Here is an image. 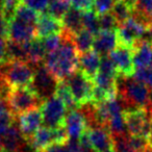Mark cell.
<instances>
[{
    "label": "cell",
    "mask_w": 152,
    "mask_h": 152,
    "mask_svg": "<svg viewBox=\"0 0 152 152\" xmlns=\"http://www.w3.org/2000/svg\"><path fill=\"white\" fill-rule=\"evenodd\" d=\"M64 42L57 50L48 53L43 65L57 83L64 81L78 70L79 53L73 43V37L63 30Z\"/></svg>",
    "instance_id": "6da1fadb"
},
{
    "label": "cell",
    "mask_w": 152,
    "mask_h": 152,
    "mask_svg": "<svg viewBox=\"0 0 152 152\" xmlns=\"http://www.w3.org/2000/svg\"><path fill=\"white\" fill-rule=\"evenodd\" d=\"M118 98L124 104L125 110L147 108L151 102V91L133 77L119 76L117 79Z\"/></svg>",
    "instance_id": "7a4b0ae2"
},
{
    "label": "cell",
    "mask_w": 152,
    "mask_h": 152,
    "mask_svg": "<svg viewBox=\"0 0 152 152\" xmlns=\"http://www.w3.org/2000/svg\"><path fill=\"white\" fill-rule=\"evenodd\" d=\"M34 76V67L26 61H7L0 66V85L7 90L30 87Z\"/></svg>",
    "instance_id": "3957f363"
},
{
    "label": "cell",
    "mask_w": 152,
    "mask_h": 152,
    "mask_svg": "<svg viewBox=\"0 0 152 152\" xmlns=\"http://www.w3.org/2000/svg\"><path fill=\"white\" fill-rule=\"evenodd\" d=\"M5 101L15 118L28 110L40 108V106L43 104L42 99L39 97L31 87H22L7 90Z\"/></svg>",
    "instance_id": "277c9868"
},
{
    "label": "cell",
    "mask_w": 152,
    "mask_h": 152,
    "mask_svg": "<svg viewBox=\"0 0 152 152\" xmlns=\"http://www.w3.org/2000/svg\"><path fill=\"white\" fill-rule=\"evenodd\" d=\"M151 21V20H150ZM149 20L144 19L133 12V15L124 23L120 24L117 28L118 44L132 49L139 41L143 40L150 24Z\"/></svg>",
    "instance_id": "5b68a950"
},
{
    "label": "cell",
    "mask_w": 152,
    "mask_h": 152,
    "mask_svg": "<svg viewBox=\"0 0 152 152\" xmlns=\"http://www.w3.org/2000/svg\"><path fill=\"white\" fill-rule=\"evenodd\" d=\"M64 81H66L67 83L77 107L80 108L91 103L95 85H94V81L88 76H86L80 70L74 72L70 77H68Z\"/></svg>",
    "instance_id": "8992f818"
},
{
    "label": "cell",
    "mask_w": 152,
    "mask_h": 152,
    "mask_svg": "<svg viewBox=\"0 0 152 152\" xmlns=\"http://www.w3.org/2000/svg\"><path fill=\"white\" fill-rule=\"evenodd\" d=\"M127 133L148 139L152 130V120L147 108H133L123 112Z\"/></svg>",
    "instance_id": "52a82bcc"
},
{
    "label": "cell",
    "mask_w": 152,
    "mask_h": 152,
    "mask_svg": "<svg viewBox=\"0 0 152 152\" xmlns=\"http://www.w3.org/2000/svg\"><path fill=\"white\" fill-rule=\"evenodd\" d=\"M41 113L44 126L50 129H56L65 126L67 107L56 95L51 96L41 105Z\"/></svg>",
    "instance_id": "ba28073f"
},
{
    "label": "cell",
    "mask_w": 152,
    "mask_h": 152,
    "mask_svg": "<svg viewBox=\"0 0 152 152\" xmlns=\"http://www.w3.org/2000/svg\"><path fill=\"white\" fill-rule=\"evenodd\" d=\"M56 86L57 81L49 73V71L44 65L34 68V80L30 87L38 94V96L42 99L43 102L54 95Z\"/></svg>",
    "instance_id": "9c48e42d"
},
{
    "label": "cell",
    "mask_w": 152,
    "mask_h": 152,
    "mask_svg": "<svg viewBox=\"0 0 152 152\" xmlns=\"http://www.w3.org/2000/svg\"><path fill=\"white\" fill-rule=\"evenodd\" d=\"M86 137L92 152H115L114 139L106 127H90Z\"/></svg>",
    "instance_id": "30bf717a"
},
{
    "label": "cell",
    "mask_w": 152,
    "mask_h": 152,
    "mask_svg": "<svg viewBox=\"0 0 152 152\" xmlns=\"http://www.w3.org/2000/svg\"><path fill=\"white\" fill-rule=\"evenodd\" d=\"M107 57L114 64L119 75L123 77H132L135 71L132 61V49L118 44Z\"/></svg>",
    "instance_id": "8fae6325"
},
{
    "label": "cell",
    "mask_w": 152,
    "mask_h": 152,
    "mask_svg": "<svg viewBox=\"0 0 152 152\" xmlns=\"http://www.w3.org/2000/svg\"><path fill=\"white\" fill-rule=\"evenodd\" d=\"M15 122H17L16 124L19 128L23 140L27 143L43 123L41 110L34 108V110L23 113L16 117Z\"/></svg>",
    "instance_id": "7c38bea8"
},
{
    "label": "cell",
    "mask_w": 152,
    "mask_h": 152,
    "mask_svg": "<svg viewBox=\"0 0 152 152\" xmlns=\"http://www.w3.org/2000/svg\"><path fill=\"white\" fill-rule=\"evenodd\" d=\"M65 128L69 140H79L90 128L89 121L81 110H70L65 118Z\"/></svg>",
    "instance_id": "4fadbf2b"
},
{
    "label": "cell",
    "mask_w": 152,
    "mask_h": 152,
    "mask_svg": "<svg viewBox=\"0 0 152 152\" xmlns=\"http://www.w3.org/2000/svg\"><path fill=\"white\" fill-rule=\"evenodd\" d=\"M37 38L36 26L26 24L12 18L9 22V38L7 40L20 44H25Z\"/></svg>",
    "instance_id": "5bb4252c"
},
{
    "label": "cell",
    "mask_w": 152,
    "mask_h": 152,
    "mask_svg": "<svg viewBox=\"0 0 152 152\" xmlns=\"http://www.w3.org/2000/svg\"><path fill=\"white\" fill-rule=\"evenodd\" d=\"M64 30L61 20L49 15L48 13H42L39 15L36 24L37 38L44 39L47 37L61 34Z\"/></svg>",
    "instance_id": "9a60e30c"
},
{
    "label": "cell",
    "mask_w": 152,
    "mask_h": 152,
    "mask_svg": "<svg viewBox=\"0 0 152 152\" xmlns=\"http://www.w3.org/2000/svg\"><path fill=\"white\" fill-rule=\"evenodd\" d=\"M26 144L32 152H44L54 144V130L46 126H41Z\"/></svg>",
    "instance_id": "2e32d148"
},
{
    "label": "cell",
    "mask_w": 152,
    "mask_h": 152,
    "mask_svg": "<svg viewBox=\"0 0 152 152\" xmlns=\"http://www.w3.org/2000/svg\"><path fill=\"white\" fill-rule=\"evenodd\" d=\"M118 46L116 30L113 31H100L95 36L93 44V50L101 56H107Z\"/></svg>",
    "instance_id": "e0dca14e"
},
{
    "label": "cell",
    "mask_w": 152,
    "mask_h": 152,
    "mask_svg": "<svg viewBox=\"0 0 152 152\" xmlns=\"http://www.w3.org/2000/svg\"><path fill=\"white\" fill-rule=\"evenodd\" d=\"M132 61L134 70L151 66L152 44L148 41L141 40L132 48Z\"/></svg>",
    "instance_id": "ac0fdd59"
},
{
    "label": "cell",
    "mask_w": 152,
    "mask_h": 152,
    "mask_svg": "<svg viewBox=\"0 0 152 152\" xmlns=\"http://www.w3.org/2000/svg\"><path fill=\"white\" fill-rule=\"evenodd\" d=\"M100 64H101V56L94 50L88 51L79 55L78 70H80L92 80H94L99 71Z\"/></svg>",
    "instance_id": "d6986e66"
},
{
    "label": "cell",
    "mask_w": 152,
    "mask_h": 152,
    "mask_svg": "<svg viewBox=\"0 0 152 152\" xmlns=\"http://www.w3.org/2000/svg\"><path fill=\"white\" fill-rule=\"evenodd\" d=\"M23 140L17 124L13 123L1 135V144L3 151L19 152L21 149V141Z\"/></svg>",
    "instance_id": "ffe728a7"
},
{
    "label": "cell",
    "mask_w": 152,
    "mask_h": 152,
    "mask_svg": "<svg viewBox=\"0 0 152 152\" xmlns=\"http://www.w3.org/2000/svg\"><path fill=\"white\" fill-rule=\"evenodd\" d=\"M26 50V56H27V63L30 64L32 67H38L43 65V61H45L47 53L43 46L42 40L36 38L34 40L30 41L24 44Z\"/></svg>",
    "instance_id": "44dd1931"
},
{
    "label": "cell",
    "mask_w": 152,
    "mask_h": 152,
    "mask_svg": "<svg viewBox=\"0 0 152 152\" xmlns=\"http://www.w3.org/2000/svg\"><path fill=\"white\" fill-rule=\"evenodd\" d=\"M61 22H63L64 31H66L72 37L75 36L81 29H83V12L70 7L69 11L61 18Z\"/></svg>",
    "instance_id": "7402d4cb"
},
{
    "label": "cell",
    "mask_w": 152,
    "mask_h": 152,
    "mask_svg": "<svg viewBox=\"0 0 152 152\" xmlns=\"http://www.w3.org/2000/svg\"><path fill=\"white\" fill-rule=\"evenodd\" d=\"M133 12H134L133 5L127 2L126 0H116L110 10V14L114 16L119 25L132 17Z\"/></svg>",
    "instance_id": "603a6c76"
},
{
    "label": "cell",
    "mask_w": 152,
    "mask_h": 152,
    "mask_svg": "<svg viewBox=\"0 0 152 152\" xmlns=\"http://www.w3.org/2000/svg\"><path fill=\"white\" fill-rule=\"evenodd\" d=\"M94 39H95V36L85 28L81 29L78 34L73 36V43L79 55L93 50Z\"/></svg>",
    "instance_id": "cb8c5ba5"
},
{
    "label": "cell",
    "mask_w": 152,
    "mask_h": 152,
    "mask_svg": "<svg viewBox=\"0 0 152 152\" xmlns=\"http://www.w3.org/2000/svg\"><path fill=\"white\" fill-rule=\"evenodd\" d=\"M13 18L19 20L21 22H24L26 24H30V25L36 26L37 21L39 19V13L34 11V10H32L31 7L24 4L21 1L17 5V7H16L15 12H14Z\"/></svg>",
    "instance_id": "d4e9b609"
},
{
    "label": "cell",
    "mask_w": 152,
    "mask_h": 152,
    "mask_svg": "<svg viewBox=\"0 0 152 152\" xmlns=\"http://www.w3.org/2000/svg\"><path fill=\"white\" fill-rule=\"evenodd\" d=\"M7 61H26L27 63V56H26V50L24 44L7 41Z\"/></svg>",
    "instance_id": "484cf974"
},
{
    "label": "cell",
    "mask_w": 152,
    "mask_h": 152,
    "mask_svg": "<svg viewBox=\"0 0 152 152\" xmlns=\"http://www.w3.org/2000/svg\"><path fill=\"white\" fill-rule=\"evenodd\" d=\"M54 95H56L61 101L65 103L67 110H77V105H76L75 101H74L73 97H72V94L70 92L69 88H68L66 81H61V83H57L56 89H55V93Z\"/></svg>",
    "instance_id": "4316f807"
},
{
    "label": "cell",
    "mask_w": 152,
    "mask_h": 152,
    "mask_svg": "<svg viewBox=\"0 0 152 152\" xmlns=\"http://www.w3.org/2000/svg\"><path fill=\"white\" fill-rule=\"evenodd\" d=\"M69 0H49L47 5V13L57 19L61 20L65 14L70 10Z\"/></svg>",
    "instance_id": "83f0119b"
},
{
    "label": "cell",
    "mask_w": 152,
    "mask_h": 152,
    "mask_svg": "<svg viewBox=\"0 0 152 152\" xmlns=\"http://www.w3.org/2000/svg\"><path fill=\"white\" fill-rule=\"evenodd\" d=\"M83 28L89 30L94 36H96V34H98L100 32L99 20H98V15L95 11L83 13Z\"/></svg>",
    "instance_id": "f1b7e54d"
},
{
    "label": "cell",
    "mask_w": 152,
    "mask_h": 152,
    "mask_svg": "<svg viewBox=\"0 0 152 152\" xmlns=\"http://www.w3.org/2000/svg\"><path fill=\"white\" fill-rule=\"evenodd\" d=\"M135 80L143 83L145 87H147L152 92V67H145L142 69H137L134 71L132 76Z\"/></svg>",
    "instance_id": "f546056e"
},
{
    "label": "cell",
    "mask_w": 152,
    "mask_h": 152,
    "mask_svg": "<svg viewBox=\"0 0 152 152\" xmlns=\"http://www.w3.org/2000/svg\"><path fill=\"white\" fill-rule=\"evenodd\" d=\"M134 13L150 21L152 19V0H135Z\"/></svg>",
    "instance_id": "4dcf8cb0"
},
{
    "label": "cell",
    "mask_w": 152,
    "mask_h": 152,
    "mask_svg": "<svg viewBox=\"0 0 152 152\" xmlns=\"http://www.w3.org/2000/svg\"><path fill=\"white\" fill-rule=\"evenodd\" d=\"M98 20H99L100 31H113V30H117L116 28H118L119 26L118 22L110 14V12L103 15H98Z\"/></svg>",
    "instance_id": "1f68e13d"
},
{
    "label": "cell",
    "mask_w": 152,
    "mask_h": 152,
    "mask_svg": "<svg viewBox=\"0 0 152 152\" xmlns=\"http://www.w3.org/2000/svg\"><path fill=\"white\" fill-rule=\"evenodd\" d=\"M41 40H42L45 51L48 54V53H51L53 51L57 50L61 46V44L64 42L63 32L61 34H54V36H50V37H47V38L41 39Z\"/></svg>",
    "instance_id": "d6a6232c"
},
{
    "label": "cell",
    "mask_w": 152,
    "mask_h": 152,
    "mask_svg": "<svg viewBox=\"0 0 152 152\" xmlns=\"http://www.w3.org/2000/svg\"><path fill=\"white\" fill-rule=\"evenodd\" d=\"M115 152H135L128 143V133L123 135H113Z\"/></svg>",
    "instance_id": "836d02e7"
},
{
    "label": "cell",
    "mask_w": 152,
    "mask_h": 152,
    "mask_svg": "<svg viewBox=\"0 0 152 152\" xmlns=\"http://www.w3.org/2000/svg\"><path fill=\"white\" fill-rule=\"evenodd\" d=\"M128 143L135 152H144L148 147V140L144 137H139V135L128 134Z\"/></svg>",
    "instance_id": "e575fe53"
},
{
    "label": "cell",
    "mask_w": 152,
    "mask_h": 152,
    "mask_svg": "<svg viewBox=\"0 0 152 152\" xmlns=\"http://www.w3.org/2000/svg\"><path fill=\"white\" fill-rule=\"evenodd\" d=\"M70 5L73 9L83 12H90L94 10V0H69Z\"/></svg>",
    "instance_id": "d590c367"
},
{
    "label": "cell",
    "mask_w": 152,
    "mask_h": 152,
    "mask_svg": "<svg viewBox=\"0 0 152 152\" xmlns=\"http://www.w3.org/2000/svg\"><path fill=\"white\" fill-rule=\"evenodd\" d=\"M116 0H94V7L97 15H103L112 10Z\"/></svg>",
    "instance_id": "8d00e7d4"
},
{
    "label": "cell",
    "mask_w": 152,
    "mask_h": 152,
    "mask_svg": "<svg viewBox=\"0 0 152 152\" xmlns=\"http://www.w3.org/2000/svg\"><path fill=\"white\" fill-rule=\"evenodd\" d=\"M21 1L38 13H43L46 11L49 2V0H21Z\"/></svg>",
    "instance_id": "74e56055"
},
{
    "label": "cell",
    "mask_w": 152,
    "mask_h": 152,
    "mask_svg": "<svg viewBox=\"0 0 152 152\" xmlns=\"http://www.w3.org/2000/svg\"><path fill=\"white\" fill-rule=\"evenodd\" d=\"M9 38V21L0 14V40H7Z\"/></svg>",
    "instance_id": "f35d334b"
},
{
    "label": "cell",
    "mask_w": 152,
    "mask_h": 152,
    "mask_svg": "<svg viewBox=\"0 0 152 152\" xmlns=\"http://www.w3.org/2000/svg\"><path fill=\"white\" fill-rule=\"evenodd\" d=\"M7 63V42L0 40V66Z\"/></svg>",
    "instance_id": "ab89813d"
},
{
    "label": "cell",
    "mask_w": 152,
    "mask_h": 152,
    "mask_svg": "<svg viewBox=\"0 0 152 152\" xmlns=\"http://www.w3.org/2000/svg\"><path fill=\"white\" fill-rule=\"evenodd\" d=\"M147 140H148V145H149L150 147H152V130H151V132H150V134Z\"/></svg>",
    "instance_id": "60d3db41"
},
{
    "label": "cell",
    "mask_w": 152,
    "mask_h": 152,
    "mask_svg": "<svg viewBox=\"0 0 152 152\" xmlns=\"http://www.w3.org/2000/svg\"><path fill=\"white\" fill-rule=\"evenodd\" d=\"M147 110H148V112H149L150 117H151V120H152V102H150V104H149V106L147 107Z\"/></svg>",
    "instance_id": "b9f144b4"
},
{
    "label": "cell",
    "mask_w": 152,
    "mask_h": 152,
    "mask_svg": "<svg viewBox=\"0 0 152 152\" xmlns=\"http://www.w3.org/2000/svg\"><path fill=\"white\" fill-rule=\"evenodd\" d=\"M2 89H3V87L1 85H0V103H1V101H2V93H3V91H2Z\"/></svg>",
    "instance_id": "7bdbcfd3"
},
{
    "label": "cell",
    "mask_w": 152,
    "mask_h": 152,
    "mask_svg": "<svg viewBox=\"0 0 152 152\" xmlns=\"http://www.w3.org/2000/svg\"><path fill=\"white\" fill-rule=\"evenodd\" d=\"M2 10H3V3H2V0H0V14H2Z\"/></svg>",
    "instance_id": "ee69618b"
},
{
    "label": "cell",
    "mask_w": 152,
    "mask_h": 152,
    "mask_svg": "<svg viewBox=\"0 0 152 152\" xmlns=\"http://www.w3.org/2000/svg\"><path fill=\"white\" fill-rule=\"evenodd\" d=\"M144 152H152V147H150V146L148 145V147L146 148L145 151H144Z\"/></svg>",
    "instance_id": "f6af8a7d"
},
{
    "label": "cell",
    "mask_w": 152,
    "mask_h": 152,
    "mask_svg": "<svg viewBox=\"0 0 152 152\" xmlns=\"http://www.w3.org/2000/svg\"><path fill=\"white\" fill-rule=\"evenodd\" d=\"M127 2H129L131 5H133V7H134V3H135V0H126Z\"/></svg>",
    "instance_id": "bcb514c9"
},
{
    "label": "cell",
    "mask_w": 152,
    "mask_h": 152,
    "mask_svg": "<svg viewBox=\"0 0 152 152\" xmlns=\"http://www.w3.org/2000/svg\"><path fill=\"white\" fill-rule=\"evenodd\" d=\"M0 152H3L2 144H1V137H0Z\"/></svg>",
    "instance_id": "7dc6e473"
},
{
    "label": "cell",
    "mask_w": 152,
    "mask_h": 152,
    "mask_svg": "<svg viewBox=\"0 0 152 152\" xmlns=\"http://www.w3.org/2000/svg\"><path fill=\"white\" fill-rule=\"evenodd\" d=\"M151 102H152V92H151Z\"/></svg>",
    "instance_id": "c3c4849f"
},
{
    "label": "cell",
    "mask_w": 152,
    "mask_h": 152,
    "mask_svg": "<svg viewBox=\"0 0 152 152\" xmlns=\"http://www.w3.org/2000/svg\"><path fill=\"white\" fill-rule=\"evenodd\" d=\"M151 67H152V61H151Z\"/></svg>",
    "instance_id": "681fc988"
},
{
    "label": "cell",
    "mask_w": 152,
    "mask_h": 152,
    "mask_svg": "<svg viewBox=\"0 0 152 152\" xmlns=\"http://www.w3.org/2000/svg\"><path fill=\"white\" fill-rule=\"evenodd\" d=\"M3 152H5V151H3Z\"/></svg>",
    "instance_id": "f907efd6"
}]
</instances>
